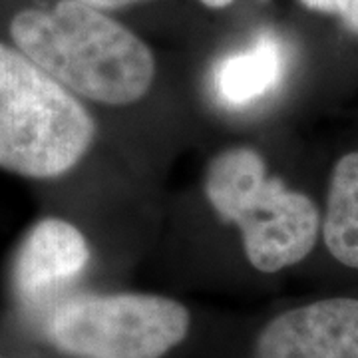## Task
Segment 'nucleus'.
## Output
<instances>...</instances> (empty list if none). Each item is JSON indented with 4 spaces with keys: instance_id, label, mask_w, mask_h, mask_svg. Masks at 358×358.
<instances>
[{
    "instance_id": "obj_1",
    "label": "nucleus",
    "mask_w": 358,
    "mask_h": 358,
    "mask_svg": "<svg viewBox=\"0 0 358 358\" xmlns=\"http://www.w3.org/2000/svg\"><path fill=\"white\" fill-rule=\"evenodd\" d=\"M8 36L82 102L131 106L155 82L152 48L128 26L78 0L18 10L8 22Z\"/></svg>"
},
{
    "instance_id": "obj_2",
    "label": "nucleus",
    "mask_w": 358,
    "mask_h": 358,
    "mask_svg": "<svg viewBox=\"0 0 358 358\" xmlns=\"http://www.w3.org/2000/svg\"><path fill=\"white\" fill-rule=\"evenodd\" d=\"M203 192L219 217L237 227L245 257L259 273L277 275L317 257L322 192L291 185L255 148L231 145L213 155Z\"/></svg>"
},
{
    "instance_id": "obj_3",
    "label": "nucleus",
    "mask_w": 358,
    "mask_h": 358,
    "mask_svg": "<svg viewBox=\"0 0 358 358\" xmlns=\"http://www.w3.org/2000/svg\"><path fill=\"white\" fill-rule=\"evenodd\" d=\"M98 126L88 106L0 40V171L52 181L92 152Z\"/></svg>"
},
{
    "instance_id": "obj_4",
    "label": "nucleus",
    "mask_w": 358,
    "mask_h": 358,
    "mask_svg": "<svg viewBox=\"0 0 358 358\" xmlns=\"http://www.w3.org/2000/svg\"><path fill=\"white\" fill-rule=\"evenodd\" d=\"M189 327L183 303L155 293L62 294L42 319L44 338L70 358H164Z\"/></svg>"
},
{
    "instance_id": "obj_5",
    "label": "nucleus",
    "mask_w": 358,
    "mask_h": 358,
    "mask_svg": "<svg viewBox=\"0 0 358 358\" xmlns=\"http://www.w3.org/2000/svg\"><path fill=\"white\" fill-rule=\"evenodd\" d=\"M253 358H358V282L279 310L257 334Z\"/></svg>"
},
{
    "instance_id": "obj_6",
    "label": "nucleus",
    "mask_w": 358,
    "mask_h": 358,
    "mask_svg": "<svg viewBox=\"0 0 358 358\" xmlns=\"http://www.w3.org/2000/svg\"><path fill=\"white\" fill-rule=\"evenodd\" d=\"M90 259L92 249L78 225L56 215L40 217L10 257L8 285L14 299L32 310L46 308L88 268Z\"/></svg>"
},
{
    "instance_id": "obj_7",
    "label": "nucleus",
    "mask_w": 358,
    "mask_h": 358,
    "mask_svg": "<svg viewBox=\"0 0 358 358\" xmlns=\"http://www.w3.org/2000/svg\"><path fill=\"white\" fill-rule=\"evenodd\" d=\"M317 255L348 285L358 282V136L333 155L324 171Z\"/></svg>"
},
{
    "instance_id": "obj_8",
    "label": "nucleus",
    "mask_w": 358,
    "mask_h": 358,
    "mask_svg": "<svg viewBox=\"0 0 358 358\" xmlns=\"http://www.w3.org/2000/svg\"><path fill=\"white\" fill-rule=\"evenodd\" d=\"M291 68V50L265 30L249 46L223 56L211 72L215 102L227 110H247L279 94Z\"/></svg>"
},
{
    "instance_id": "obj_9",
    "label": "nucleus",
    "mask_w": 358,
    "mask_h": 358,
    "mask_svg": "<svg viewBox=\"0 0 358 358\" xmlns=\"http://www.w3.org/2000/svg\"><path fill=\"white\" fill-rule=\"evenodd\" d=\"M303 8L320 16H331L338 24L358 36V0H299Z\"/></svg>"
},
{
    "instance_id": "obj_10",
    "label": "nucleus",
    "mask_w": 358,
    "mask_h": 358,
    "mask_svg": "<svg viewBox=\"0 0 358 358\" xmlns=\"http://www.w3.org/2000/svg\"><path fill=\"white\" fill-rule=\"evenodd\" d=\"M82 4H88L92 8H98V10H114V8H124V6H131V4H138L143 0H78Z\"/></svg>"
},
{
    "instance_id": "obj_11",
    "label": "nucleus",
    "mask_w": 358,
    "mask_h": 358,
    "mask_svg": "<svg viewBox=\"0 0 358 358\" xmlns=\"http://www.w3.org/2000/svg\"><path fill=\"white\" fill-rule=\"evenodd\" d=\"M201 4H205L207 8H215V10H219V8H227V6H231L235 0H199Z\"/></svg>"
},
{
    "instance_id": "obj_12",
    "label": "nucleus",
    "mask_w": 358,
    "mask_h": 358,
    "mask_svg": "<svg viewBox=\"0 0 358 358\" xmlns=\"http://www.w3.org/2000/svg\"><path fill=\"white\" fill-rule=\"evenodd\" d=\"M0 358H4V357H2V355H0Z\"/></svg>"
}]
</instances>
